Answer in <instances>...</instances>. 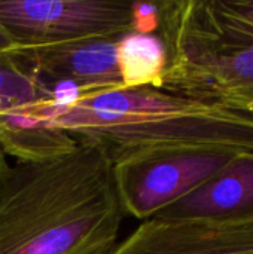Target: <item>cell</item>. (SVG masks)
<instances>
[{
  "label": "cell",
  "mask_w": 253,
  "mask_h": 254,
  "mask_svg": "<svg viewBox=\"0 0 253 254\" xmlns=\"http://www.w3.org/2000/svg\"><path fill=\"white\" fill-rule=\"evenodd\" d=\"M124 216L113 164L97 149L16 162L0 189V254H110Z\"/></svg>",
  "instance_id": "cell-1"
},
{
  "label": "cell",
  "mask_w": 253,
  "mask_h": 254,
  "mask_svg": "<svg viewBox=\"0 0 253 254\" xmlns=\"http://www.w3.org/2000/svg\"><path fill=\"white\" fill-rule=\"evenodd\" d=\"M39 113L112 164L155 150L253 152V116L164 89L115 88L67 101L43 98Z\"/></svg>",
  "instance_id": "cell-2"
},
{
  "label": "cell",
  "mask_w": 253,
  "mask_h": 254,
  "mask_svg": "<svg viewBox=\"0 0 253 254\" xmlns=\"http://www.w3.org/2000/svg\"><path fill=\"white\" fill-rule=\"evenodd\" d=\"M0 25L18 48L158 33L161 1L0 0Z\"/></svg>",
  "instance_id": "cell-3"
},
{
  "label": "cell",
  "mask_w": 253,
  "mask_h": 254,
  "mask_svg": "<svg viewBox=\"0 0 253 254\" xmlns=\"http://www.w3.org/2000/svg\"><path fill=\"white\" fill-rule=\"evenodd\" d=\"M236 153L155 150L118 161L113 179L124 213L142 222L158 217L212 179Z\"/></svg>",
  "instance_id": "cell-4"
},
{
  "label": "cell",
  "mask_w": 253,
  "mask_h": 254,
  "mask_svg": "<svg viewBox=\"0 0 253 254\" xmlns=\"http://www.w3.org/2000/svg\"><path fill=\"white\" fill-rule=\"evenodd\" d=\"M7 57L55 98L122 88L119 36L45 46H15Z\"/></svg>",
  "instance_id": "cell-5"
},
{
  "label": "cell",
  "mask_w": 253,
  "mask_h": 254,
  "mask_svg": "<svg viewBox=\"0 0 253 254\" xmlns=\"http://www.w3.org/2000/svg\"><path fill=\"white\" fill-rule=\"evenodd\" d=\"M158 33L169 55L253 46V0L161 1Z\"/></svg>",
  "instance_id": "cell-6"
},
{
  "label": "cell",
  "mask_w": 253,
  "mask_h": 254,
  "mask_svg": "<svg viewBox=\"0 0 253 254\" xmlns=\"http://www.w3.org/2000/svg\"><path fill=\"white\" fill-rule=\"evenodd\" d=\"M161 89L253 116V46L169 55Z\"/></svg>",
  "instance_id": "cell-7"
},
{
  "label": "cell",
  "mask_w": 253,
  "mask_h": 254,
  "mask_svg": "<svg viewBox=\"0 0 253 254\" xmlns=\"http://www.w3.org/2000/svg\"><path fill=\"white\" fill-rule=\"evenodd\" d=\"M155 219L252 226L253 152H237L212 179Z\"/></svg>",
  "instance_id": "cell-8"
},
{
  "label": "cell",
  "mask_w": 253,
  "mask_h": 254,
  "mask_svg": "<svg viewBox=\"0 0 253 254\" xmlns=\"http://www.w3.org/2000/svg\"><path fill=\"white\" fill-rule=\"evenodd\" d=\"M110 254H253V225L151 219L119 241Z\"/></svg>",
  "instance_id": "cell-9"
},
{
  "label": "cell",
  "mask_w": 253,
  "mask_h": 254,
  "mask_svg": "<svg viewBox=\"0 0 253 254\" xmlns=\"http://www.w3.org/2000/svg\"><path fill=\"white\" fill-rule=\"evenodd\" d=\"M0 112V147L16 162H46L72 152L78 143L42 118L36 104Z\"/></svg>",
  "instance_id": "cell-10"
},
{
  "label": "cell",
  "mask_w": 253,
  "mask_h": 254,
  "mask_svg": "<svg viewBox=\"0 0 253 254\" xmlns=\"http://www.w3.org/2000/svg\"><path fill=\"white\" fill-rule=\"evenodd\" d=\"M169 52L160 33L128 31L119 36V67L122 88L161 89Z\"/></svg>",
  "instance_id": "cell-11"
},
{
  "label": "cell",
  "mask_w": 253,
  "mask_h": 254,
  "mask_svg": "<svg viewBox=\"0 0 253 254\" xmlns=\"http://www.w3.org/2000/svg\"><path fill=\"white\" fill-rule=\"evenodd\" d=\"M48 94L10 57H0V112L33 104Z\"/></svg>",
  "instance_id": "cell-12"
},
{
  "label": "cell",
  "mask_w": 253,
  "mask_h": 254,
  "mask_svg": "<svg viewBox=\"0 0 253 254\" xmlns=\"http://www.w3.org/2000/svg\"><path fill=\"white\" fill-rule=\"evenodd\" d=\"M13 48H15L13 42L10 40L7 33L3 30V27L0 25V57H6Z\"/></svg>",
  "instance_id": "cell-13"
},
{
  "label": "cell",
  "mask_w": 253,
  "mask_h": 254,
  "mask_svg": "<svg viewBox=\"0 0 253 254\" xmlns=\"http://www.w3.org/2000/svg\"><path fill=\"white\" fill-rule=\"evenodd\" d=\"M9 170H10V165L7 162V156L4 155V152L0 147V189H1V186L4 183V179H6Z\"/></svg>",
  "instance_id": "cell-14"
}]
</instances>
